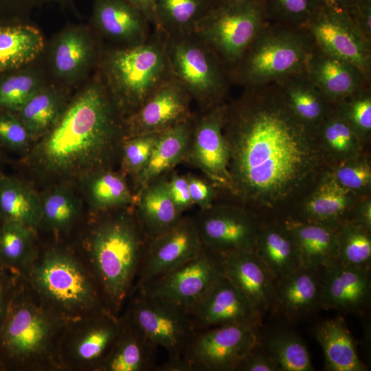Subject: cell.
Segmentation results:
<instances>
[{"label":"cell","instance_id":"cell-1","mask_svg":"<svg viewBox=\"0 0 371 371\" xmlns=\"http://www.w3.org/2000/svg\"><path fill=\"white\" fill-rule=\"evenodd\" d=\"M229 192L258 215L309 191L329 168L315 131L297 117L276 82L245 88L226 104Z\"/></svg>","mask_w":371,"mask_h":371},{"label":"cell","instance_id":"cell-2","mask_svg":"<svg viewBox=\"0 0 371 371\" xmlns=\"http://www.w3.org/2000/svg\"><path fill=\"white\" fill-rule=\"evenodd\" d=\"M118 114L102 87H90L27 152L26 162L42 173L57 177L109 169L125 138Z\"/></svg>","mask_w":371,"mask_h":371},{"label":"cell","instance_id":"cell-3","mask_svg":"<svg viewBox=\"0 0 371 371\" xmlns=\"http://www.w3.org/2000/svg\"><path fill=\"white\" fill-rule=\"evenodd\" d=\"M148 240L135 212L107 216L90 234L93 277L106 308L116 315L134 290Z\"/></svg>","mask_w":371,"mask_h":371},{"label":"cell","instance_id":"cell-4","mask_svg":"<svg viewBox=\"0 0 371 371\" xmlns=\"http://www.w3.org/2000/svg\"><path fill=\"white\" fill-rule=\"evenodd\" d=\"M314 48L305 29L267 21L229 72L230 81L259 87L304 71Z\"/></svg>","mask_w":371,"mask_h":371},{"label":"cell","instance_id":"cell-5","mask_svg":"<svg viewBox=\"0 0 371 371\" xmlns=\"http://www.w3.org/2000/svg\"><path fill=\"white\" fill-rule=\"evenodd\" d=\"M30 276L47 307L62 319H80L106 308L95 278L68 253L47 251L32 266Z\"/></svg>","mask_w":371,"mask_h":371},{"label":"cell","instance_id":"cell-6","mask_svg":"<svg viewBox=\"0 0 371 371\" xmlns=\"http://www.w3.org/2000/svg\"><path fill=\"white\" fill-rule=\"evenodd\" d=\"M107 69L120 111H136L150 95L172 77L164 47L156 32L141 43L117 49L110 56Z\"/></svg>","mask_w":371,"mask_h":371},{"label":"cell","instance_id":"cell-7","mask_svg":"<svg viewBox=\"0 0 371 371\" xmlns=\"http://www.w3.org/2000/svg\"><path fill=\"white\" fill-rule=\"evenodd\" d=\"M61 317L15 290L0 324V368L25 366L49 354Z\"/></svg>","mask_w":371,"mask_h":371},{"label":"cell","instance_id":"cell-8","mask_svg":"<svg viewBox=\"0 0 371 371\" xmlns=\"http://www.w3.org/2000/svg\"><path fill=\"white\" fill-rule=\"evenodd\" d=\"M157 32L172 76L183 85L192 100L204 109L223 102L231 81L227 70L210 48L193 32Z\"/></svg>","mask_w":371,"mask_h":371},{"label":"cell","instance_id":"cell-9","mask_svg":"<svg viewBox=\"0 0 371 371\" xmlns=\"http://www.w3.org/2000/svg\"><path fill=\"white\" fill-rule=\"evenodd\" d=\"M267 21L262 0L245 1L212 8L192 32L210 48L229 74Z\"/></svg>","mask_w":371,"mask_h":371},{"label":"cell","instance_id":"cell-10","mask_svg":"<svg viewBox=\"0 0 371 371\" xmlns=\"http://www.w3.org/2000/svg\"><path fill=\"white\" fill-rule=\"evenodd\" d=\"M126 316L158 348L165 349L168 360L182 357L196 328L184 308L134 289Z\"/></svg>","mask_w":371,"mask_h":371},{"label":"cell","instance_id":"cell-11","mask_svg":"<svg viewBox=\"0 0 371 371\" xmlns=\"http://www.w3.org/2000/svg\"><path fill=\"white\" fill-rule=\"evenodd\" d=\"M258 341L257 327L230 324L196 330L181 358L186 371H236Z\"/></svg>","mask_w":371,"mask_h":371},{"label":"cell","instance_id":"cell-12","mask_svg":"<svg viewBox=\"0 0 371 371\" xmlns=\"http://www.w3.org/2000/svg\"><path fill=\"white\" fill-rule=\"evenodd\" d=\"M203 248L221 256L254 250L262 220L239 205L215 204L194 218Z\"/></svg>","mask_w":371,"mask_h":371},{"label":"cell","instance_id":"cell-13","mask_svg":"<svg viewBox=\"0 0 371 371\" xmlns=\"http://www.w3.org/2000/svg\"><path fill=\"white\" fill-rule=\"evenodd\" d=\"M304 29L317 47L350 63L370 77L371 41L347 13L324 7Z\"/></svg>","mask_w":371,"mask_h":371},{"label":"cell","instance_id":"cell-14","mask_svg":"<svg viewBox=\"0 0 371 371\" xmlns=\"http://www.w3.org/2000/svg\"><path fill=\"white\" fill-rule=\"evenodd\" d=\"M221 276L219 256L204 249L182 265L135 288L188 310Z\"/></svg>","mask_w":371,"mask_h":371},{"label":"cell","instance_id":"cell-15","mask_svg":"<svg viewBox=\"0 0 371 371\" xmlns=\"http://www.w3.org/2000/svg\"><path fill=\"white\" fill-rule=\"evenodd\" d=\"M226 103L205 109L194 121L187 159L216 186L229 192V148L223 133Z\"/></svg>","mask_w":371,"mask_h":371},{"label":"cell","instance_id":"cell-16","mask_svg":"<svg viewBox=\"0 0 371 371\" xmlns=\"http://www.w3.org/2000/svg\"><path fill=\"white\" fill-rule=\"evenodd\" d=\"M203 250L194 218L182 216L172 228L148 240L135 288L182 265Z\"/></svg>","mask_w":371,"mask_h":371},{"label":"cell","instance_id":"cell-17","mask_svg":"<svg viewBox=\"0 0 371 371\" xmlns=\"http://www.w3.org/2000/svg\"><path fill=\"white\" fill-rule=\"evenodd\" d=\"M191 97L172 76L124 122L125 137L159 133L192 117Z\"/></svg>","mask_w":371,"mask_h":371},{"label":"cell","instance_id":"cell-18","mask_svg":"<svg viewBox=\"0 0 371 371\" xmlns=\"http://www.w3.org/2000/svg\"><path fill=\"white\" fill-rule=\"evenodd\" d=\"M187 311L196 330L230 324L256 327L262 324L245 296L222 275Z\"/></svg>","mask_w":371,"mask_h":371},{"label":"cell","instance_id":"cell-19","mask_svg":"<svg viewBox=\"0 0 371 371\" xmlns=\"http://www.w3.org/2000/svg\"><path fill=\"white\" fill-rule=\"evenodd\" d=\"M219 258L221 275L245 296L262 319L267 314H276L274 280L254 251L234 252Z\"/></svg>","mask_w":371,"mask_h":371},{"label":"cell","instance_id":"cell-20","mask_svg":"<svg viewBox=\"0 0 371 371\" xmlns=\"http://www.w3.org/2000/svg\"><path fill=\"white\" fill-rule=\"evenodd\" d=\"M86 319L71 333L68 357L76 365L98 370L120 333L122 320L107 308L89 315Z\"/></svg>","mask_w":371,"mask_h":371},{"label":"cell","instance_id":"cell-21","mask_svg":"<svg viewBox=\"0 0 371 371\" xmlns=\"http://www.w3.org/2000/svg\"><path fill=\"white\" fill-rule=\"evenodd\" d=\"M310 191L298 210L286 218L336 228L350 219L354 207L363 198L341 186L329 169L320 176Z\"/></svg>","mask_w":371,"mask_h":371},{"label":"cell","instance_id":"cell-22","mask_svg":"<svg viewBox=\"0 0 371 371\" xmlns=\"http://www.w3.org/2000/svg\"><path fill=\"white\" fill-rule=\"evenodd\" d=\"M370 272L339 262L324 268L322 308L363 315L370 304Z\"/></svg>","mask_w":371,"mask_h":371},{"label":"cell","instance_id":"cell-23","mask_svg":"<svg viewBox=\"0 0 371 371\" xmlns=\"http://www.w3.org/2000/svg\"><path fill=\"white\" fill-rule=\"evenodd\" d=\"M324 268L300 266L275 282L276 314L289 323L302 321L322 309Z\"/></svg>","mask_w":371,"mask_h":371},{"label":"cell","instance_id":"cell-24","mask_svg":"<svg viewBox=\"0 0 371 371\" xmlns=\"http://www.w3.org/2000/svg\"><path fill=\"white\" fill-rule=\"evenodd\" d=\"M306 71L332 104L370 86V77L357 67L315 45Z\"/></svg>","mask_w":371,"mask_h":371},{"label":"cell","instance_id":"cell-25","mask_svg":"<svg viewBox=\"0 0 371 371\" xmlns=\"http://www.w3.org/2000/svg\"><path fill=\"white\" fill-rule=\"evenodd\" d=\"M254 251L274 283L302 266L294 238L284 220L262 221Z\"/></svg>","mask_w":371,"mask_h":371},{"label":"cell","instance_id":"cell-26","mask_svg":"<svg viewBox=\"0 0 371 371\" xmlns=\"http://www.w3.org/2000/svg\"><path fill=\"white\" fill-rule=\"evenodd\" d=\"M166 173L136 192L135 216L145 235L151 240L175 226L181 218L168 188Z\"/></svg>","mask_w":371,"mask_h":371},{"label":"cell","instance_id":"cell-27","mask_svg":"<svg viewBox=\"0 0 371 371\" xmlns=\"http://www.w3.org/2000/svg\"><path fill=\"white\" fill-rule=\"evenodd\" d=\"M122 320L120 333L98 370H155L159 348L126 315Z\"/></svg>","mask_w":371,"mask_h":371},{"label":"cell","instance_id":"cell-28","mask_svg":"<svg viewBox=\"0 0 371 371\" xmlns=\"http://www.w3.org/2000/svg\"><path fill=\"white\" fill-rule=\"evenodd\" d=\"M194 121L192 117L159 134L147 164L134 178L136 192L187 159Z\"/></svg>","mask_w":371,"mask_h":371},{"label":"cell","instance_id":"cell-29","mask_svg":"<svg viewBox=\"0 0 371 371\" xmlns=\"http://www.w3.org/2000/svg\"><path fill=\"white\" fill-rule=\"evenodd\" d=\"M283 220L294 238L302 266L325 268L338 262L336 228L289 218Z\"/></svg>","mask_w":371,"mask_h":371},{"label":"cell","instance_id":"cell-30","mask_svg":"<svg viewBox=\"0 0 371 371\" xmlns=\"http://www.w3.org/2000/svg\"><path fill=\"white\" fill-rule=\"evenodd\" d=\"M94 16L106 34L131 45L144 42L150 37V22L126 0H96Z\"/></svg>","mask_w":371,"mask_h":371},{"label":"cell","instance_id":"cell-31","mask_svg":"<svg viewBox=\"0 0 371 371\" xmlns=\"http://www.w3.org/2000/svg\"><path fill=\"white\" fill-rule=\"evenodd\" d=\"M289 107L302 122L315 129L333 104L306 71L276 82Z\"/></svg>","mask_w":371,"mask_h":371},{"label":"cell","instance_id":"cell-32","mask_svg":"<svg viewBox=\"0 0 371 371\" xmlns=\"http://www.w3.org/2000/svg\"><path fill=\"white\" fill-rule=\"evenodd\" d=\"M314 335L324 352L326 370H367L359 357L355 340L341 316L318 324Z\"/></svg>","mask_w":371,"mask_h":371},{"label":"cell","instance_id":"cell-33","mask_svg":"<svg viewBox=\"0 0 371 371\" xmlns=\"http://www.w3.org/2000/svg\"><path fill=\"white\" fill-rule=\"evenodd\" d=\"M315 131L329 168L363 153L365 144L335 104Z\"/></svg>","mask_w":371,"mask_h":371},{"label":"cell","instance_id":"cell-34","mask_svg":"<svg viewBox=\"0 0 371 371\" xmlns=\"http://www.w3.org/2000/svg\"><path fill=\"white\" fill-rule=\"evenodd\" d=\"M0 218L33 230L41 223L40 194L28 183L0 171Z\"/></svg>","mask_w":371,"mask_h":371},{"label":"cell","instance_id":"cell-35","mask_svg":"<svg viewBox=\"0 0 371 371\" xmlns=\"http://www.w3.org/2000/svg\"><path fill=\"white\" fill-rule=\"evenodd\" d=\"M257 337L279 371L314 370L305 343L291 329L277 326L264 330L260 325Z\"/></svg>","mask_w":371,"mask_h":371},{"label":"cell","instance_id":"cell-36","mask_svg":"<svg viewBox=\"0 0 371 371\" xmlns=\"http://www.w3.org/2000/svg\"><path fill=\"white\" fill-rule=\"evenodd\" d=\"M85 175L87 197L95 212L106 213L135 205L136 195L130 189L124 174L100 169Z\"/></svg>","mask_w":371,"mask_h":371},{"label":"cell","instance_id":"cell-37","mask_svg":"<svg viewBox=\"0 0 371 371\" xmlns=\"http://www.w3.org/2000/svg\"><path fill=\"white\" fill-rule=\"evenodd\" d=\"M43 38L26 25L0 26V73L13 71L30 63L41 52Z\"/></svg>","mask_w":371,"mask_h":371},{"label":"cell","instance_id":"cell-38","mask_svg":"<svg viewBox=\"0 0 371 371\" xmlns=\"http://www.w3.org/2000/svg\"><path fill=\"white\" fill-rule=\"evenodd\" d=\"M36 259L35 231L16 222L0 221V267L19 272Z\"/></svg>","mask_w":371,"mask_h":371},{"label":"cell","instance_id":"cell-39","mask_svg":"<svg viewBox=\"0 0 371 371\" xmlns=\"http://www.w3.org/2000/svg\"><path fill=\"white\" fill-rule=\"evenodd\" d=\"M212 8L211 0H155V27L166 34L192 32Z\"/></svg>","mask_w":371,"mask_h":371},{"label":"cell","instance_id":"cell-40","mask_svg":"<svg viewBox=\"0 0 371 371\" xmlns=\"http://www.w3.org/2000/svg\"><path fill=\"white\" fill-rule=\"evenodd\" d=\"M40 196L41 223L55 232L68 229L80 210V201L73 190L67 185L58 184Z\"/></svg>","mask_w":371,"mask_h":371},{"label":"cell","instance_id":"cell-41","mask_svg":"<svg viewBox=\"0 0 371 371\" xmlns=\"http://www.w3.org/2000/svg\"><path fill=\"white\" fill-rule=\"evenodd\" d=\"M339 247L338 262L365 270H370L371 235L368 231L350 221L337 227Z\"/></svg>","mask_w":371,"mask_h":371},{"label":"cell","instance_id":"cell-42","mask_svg":"<svg viewBox=\"0 0 371 371\" xmlns=\"http://www.w3.org/2000/svg\"><path fill=\"white\" fill-rule=\"evenodd\" d=\"M16 114L32 139L42 137L60 116V103L52 94L38 91Z\"/></svg>","mask_w":371,"mask_h":371},{"label":"cell","instance_id":"cell-43","mask_svg":"<svg viewBox=\"0 0 371 371\" xmlns=\"http://www.w3.org/2000/svg\"><path fill=\"white\" fill-rule=\"evenodd\" d=\"M262 4L267 21L295 28H304L326 7L321 0H267Z\"/></svg>","mask_w":371,"mask_h":371},{"label":"cell","instance_id":"cell-44","mask_svg":"<svg viewBox=\"0 0 371 371\" xmlns=\"http://www.w3.org/2000/svg\"><path fill=\"white\" fill-rule=\"evenodd\" d=\"M335 180L359 197L370 196L371 164L368 155L361 153L329 168Z\"/></svg>","mask_w":371,"mask_h":371},{"label":"cell","instance_id":"cell-45","mask_svg":"<svg viewBox=\"0 0 371 371\" xmlns=\"http://www.w3.org/2000/svg\"><path fill=\"white\" fill-rule=\"evenodd\" d=\"M337 108L365 144L371 133L370 86L335 103Z\"/></svg>","mask_w":371,"mask_h":371},{"label":"cell","instance_id":"cell-46","mask_svg":"<svg viewBox=\"0 0 371 371\" xmlns=\"http://www.w3.org/2000/svg\"><path fill=\"white\" fill-rule=\"evenodd\" d=\"M38 92L34 79L26 74H10L1 78L0 111L16 113Z\"/></svg>","mask_w":371,"mask_h":371},{"label":"cell","instance_id":"cell-47","mask_svg":"<svg viewBox=\"0 0 371 371\" xmlns=\"http://www.w3.org/2000/svg\"><path fill=\"white\" fill-rule=\"evenodd\" d=\"M159 133L136 135L124 139L120 154L125 174L134 179L142 171L150 159Z\"/></svg>","mask_w":371,"mask_h":371},{"label":"cell","instance_id":"cell-48","mask_svg":"<svg viewBox=\"0 0 371 371\" xmlns=\"http://www.w3.org/2000/svg\"><path fill=\"white\" fill-rule=\"evenodd\" d=\"M32 137L15 113L0 111V143L16 152L30 150Z\"/></svg>","mask_w":371,"mask_h":371},{"label":"cell","instance_id":"cell-49","mask_svg":"<svg viewBox=\"0 0 371 371\" xmlns=\"http://www.w3.org/2000/svg\"><path fill=\"white\" fill-rule=\"evenodd\" d=\"M87 54L84 40L76 34L63 38L58 43L54 55V65L61 74H69L77 69Z\"/></svg>","mask_w":371,"mask_h":371},{"label":"cell","instance_id":"cell-50","mask_svg":"<svg viewBox=\"0 0 371 371\" xmlns=\"http://www.w3.org/2000/svg\"><path fill=\"white\" fill-rule=\"evenodd\" d=\"M236 371H279L263 346L257 341L238 365Z\"/></svg>","mask_w":371,"mask_h":371},{"label":"cell","instance_id":"cell-51","mask_svg":"<svg viewBox=\"0 0 371 371\" xmlns=\"http://www.w3.org/2000/svg\"><path fill=\"white\" fill-rule=\"evenodd\" d=\"M186 177L194 205L201 210L211 207L216 197L215 185L194 175H189Z\"/></svg>","mask_w":371,"mask_h":371},{"label":"cell","instance_id":"cell-52","mask_svg":"<svg viewBox=\"0 0 371 371\" xmlns=\"http://www.w3.org/2000/svg\"><path fill=\"white\" fill-rule=\"evenodd\" d=\"M168 188L173 203L181 213L194 205L186 176L173 174L168 177Z\"/></svg>","mask_w":371,"mask_h":371},{"label":"cell","instance_id":"cell-53","mask_svg":"<svg viewBox=\"0 0 371 371\" xmlns=\"http://www.w3.org/2000/svg\"><path fill=\"white\" fill-rule=\"evenodd\" d=\"M363 34L371 41V9L368 0H358L348 13Z\"/></svg>","mask_w":371,"mask_h":371},{"label":"cell","instance_id":"cell-54","mask_svg":"<svg viewBox=\"0 0 371 371\" xmlns=\"http://www.w3.org/2000/svg\"><path fill=\"white\" fill-rule=\"evenodd\" d=\"M348 221L371 232V200L370 196L363 197L357 202Z\"/></svg>","mask_w":371,"mask_h":371},{"label":"cell","instance_id":"cell-55","mask_svg":"<svg viewBox=\"0 0 371 371\" xmlns=\"http://www.w3.org/2000/svg\"><path fill=\"white\" fill-rule=\"evenodd\" d=\"M14 291L13 279L3 273L0 276V324L7 312Z\"/></svg>","mask_w":371,"mask_h":371},{"label":"cell","instance_id":"cell-56","mask_svg":"<svg viewBox=\"0 0 371 371\" xmlns=\"http://www.w3.org/2000/svg\"><path fill=\"white\" fill-rule=\"evenodd\" d=\"M139 10L148 20L150 23L155 25V0H126Z\"/></svg>","mask_w":371,"mask_h":371},{"label":"cell","instance_id":"cell-57","mask_svg":"<svg viewBox=\"0 0 371 371\" xmlns=\"http://www.w3.org/2000/svg\"><path fill=\"white\" fill-rule=\"evenodd\" d=\"M324 5L332 10L348 14L358 0H321Z\"/></svg>","mask_w":371,"mask_h":371},{"label":"cell","instance_id":"cell-58","mask_svg":"<svg viewBox=\"0 0 371 371\" xmlns=\"http://www.w3.org/2000/svg\"><path fill=\"white\" fill-rule=\"evenodd\" d=\"M245 1H249V0H211L213 8L232 4V3Z\"/></svg>","mask_w":371,"mask_h":371},{"label":"cell","instance_id":"cell-59","mask_svg":"<svg viewBox=\"0 0 371 371\" xmlns=\"http://www.w3.org/2000/svg\"><path fill=\"white\" fill-rule=\"evenodd\" d=\"M4 270H5V269H3V268H1V267H0V276L3 273V271H4Z\"/></svg>","mask_w":371,"mask_h":371},{"label":"cell","instance_id":"cell-60","mask_svg":"<svg viewBox=\"0 0 371 371\" xmlns=\"http://www.w3.org/2000/svg\"><path fill=\"white\" fill-rule=\"evenodd\" d=\"M2 159H3V157H2L1 153V151H0V165H1V164L2 163Z\"/></svg>","mask_w":371,"mask_h":371},{"label":"cell","instance_id":"cell-61","mask_svg":"<svg viewBox=\"0 0 371 371\" xmlns=\"http://www.w3.org/2000/svg\"><path fill=\"white\" fill-rule=\"evenodd\" d=\"M0 221H1V218H0Z\"/></svg>","mask_w":371,"mask_h":371}]
</instances>
